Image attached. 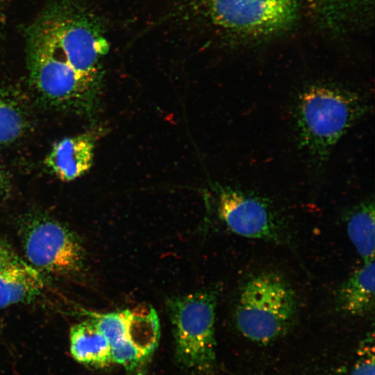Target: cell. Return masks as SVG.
Instances as JSON below:
<instances>
[{"label":"cell","mask_w":375,"mask_h":375,"mask_svg":"<svg viewBox=\"0 0 375 375\" xmlns=\"http://www.w3.org/2000/svg\"><path fill=\"white\" fill-rule=\"evenodd\" d=\"M25 33L29 82L38 97L60 109L85 107L109 50L97 19L75 0H56Z\"/></svg>","instance_id":"6da1fadb"},{"label":"cell","mask_w":375,"mask_h":375,"mask_svg":"<svg viewBox=\"0 0 375 375\" xmlns=\"http://www.w3.org/2000/svg\"><path fill=\"white\" fill-rule=\"evenodd\" d=\"M367 112L358 93L340 86L315 83L299 94L295 125L299 146L324 162L347 131Z\"/></svg>","instance_id":"7a4b0ae2"},{"label":"cell","mask_w":375,"mask_h":375,"mask_svg":"<svg viewBox=\"0 0 375 375\" xmlns=\"http://www.w3.org/2000/svg\"><path fill=\"white\" fill-rule=\"evenodd\" d=\"M297 310V296L290 284L276 273L262 272L249 278L243 285L234 320L244 337L267 344L288 333Z\"/></svg>","instance_id":"3957f363"},{"label":"cell","mask_w":375,"mask_h":375,"mask_svg":"<svg viewBox=\"0 0 375 375\" xmlns=\"http://www.w3.org/2000/svg\"><path fill=\"white\" fill-rule=\"evenodd\" d=\"M217 300L215 290H205L166 301L176 356L190 369L209 372L215 366Z\"/></svg>","instance_id":"277c9868"},{"label":"cell","mask_w":375,"mask_h":375,"mask_svg":"<svg viewBox=\"0 0 375 375\" xmlns=\"http://www.w3.org/2000/svg\"><path fill=\"white\" fill-rule=\"evenodd\" d=\"M18 233L28 263L39 272L67 275L79 272L85 251L81 240L56 219L41 212L19 217Z\"/></svg>","instance_id":"5b68a950"},{"label":"cell","mask_w":375,"mask_h":375,"mask_svg":"<svg viewBox=\"0 0 375 375\" xmlns=\"http://www.w3.org/2000/svg\"><path fill=\"white\" fill-rule=\"evenodd\" d=\"M194 14L229 33L263 35L288 26L300 0H188Z\"/></svg>","instance_id":"8992f818"},{"label":"cell","mask_w":375,"mask_h":375,"mask_svg":"<svg viewBox=\"0 0 375 375\" xmlns=\"http://www.w3.org/2000/svg\"><path fill=\"white\" fill-rule=\"evenodd\" d=\"M217 194L219 217L233 233L247 238L283 241L281 223L263 198L221 185Z\"/></svg>","instance_id":"52a82bcc"},{"label":"cell","mask_w":375,"mask_h":375,"mask_svg":"<svg viewBox=\"0 0 375 375\" xmlns=\"http://www.w3.org/2000/svg\"><path fill=\"white\" fill-rule=\"evenodd\" d=\"M94 142L87 134L65 138L53 144L44 158L46 167L59 180L69 182L91 167Z\"/></svg>","instance_id":"ba28073f"},{"label":"cell","mask_w":375,"mask_h":375,"mask_svg":"<svg viewBox=\"0 0 375 375\" xmlns=\"http://www.w3.org/2000/svg\"><path fill=\"white\" fill-rule=\"evenodd\" d=\"M41 273L19 258L0 269V308L30 302L42 293Z\"/></svg>","instance_id":"9c48e42d"},{"label":"cell","mask_w":375,"mask_h":375,"mask_svg":"<svg viewBox=\"0 0 375 375\" xmlns=\"http://www.w3.org/2000/svg\"><path fill=\"white\" fill-rule=\"evenodd\" d=\"M375 265L369 261L341 284L336 292V305L342 312L362 317L374 309Z\"/></svg>","instance_id":"30bf717a"},{"label":"cell","mask_w":375,"mask_h":375,"mask_svg":"<svg viewBox=\"0 0 375 375\" xmlns=\"http://www.w3.org/2000/svg\"><path fill=\"white\" fill-rule=\"evenodd\" d=\"M69 343L72 357L83 365L103 368L112 364L110 344L92 319L71 327Z\"/></svg>","instance_id":"8fae6325"},{"label":"cell","mask_w":375,"mask_h":375,"mask_svg":"<svg viewBox=\"0 0 375 375\" xmlns=\"http://www.w3.org/2000/svg\"><path fill=\"white\" fill-rule=\"evenodd\" d=\"M348 236L365 263L374 260V203L367 201L354 206L346 217Z\"/></svg>","instance_id":"7c38bea8"},{"label":"cell","mask_w":375,"mask_h":375,"mask_svg":"<svg viewBox=\"0 0 375 375\" xmlns=\"http://www.w3.org/2000/svg\"><path fill=\"white\" fill-rule=\"evenodd\" d=\"M26 119L21 103L6 90H0V144L13 142L24 131Z\"/></svg>","instance_id":"4fadbf2b"},{"label":"cell","mask_w":375,"mask_h":375,"mask_svg":"<svg viewBox=\"0 0 375 375\" xmlns=\"http://www.w3.org/2000/svg\"><path fill=\"white\" fill-rule=\"evenodd\" d=\"M83 312L96 323L110 347L126 339L130 326L131 309L107 313L83 310Z\"/></svg>","instance_id":"5bb4252c"},{"label":"cell","mask_w":375,"mask_h":375,"mask_svg":"<svg viewBox=\"0 0 375 375\" xmlns=\"http://www.w3.org/2000/svg\"><path fill=\"white\" fill-rule=\"evenodd\" d=\"M348 375H374L373 345L365 344L360 349L358 356Z\"/></svg>","instance_id":"9a60e30c"},{"label":"cell","mask_w":375,"mask_h":375,"mask_svg":"<svg viewBox=\"0 0 375 375\" xmlns=\"http://www.w3.org/2000/svg\"><path fill=\"white\" fill-rule=\"evenodd\" d=\"M18 258L10 246L0 238V269Z\"/></svg>","instance_id":"2e32d148"},{"label":"cell","mask_w":375,"mask_h":375,"mask_svg":"<svg viewBox=\"0 0 375 375\" xmlns=\"http://www.w3.org/2000/svg\"><path fill=\"white\" fill-rule=\"evenodd\" d=\"M10 179L0 164V197L7 196L10 191Z\"/></svg>","instance_id":"e0dca14e"},{"label":"cell","mask_w":375,"mask_h":375,"mask_svg":"<svg viewBox=\"0 0 375 375\" xmlns=\"http://www.w3.org/2000/svg\"><path fill=\"white\" fill-rule=\"evenodd\" d=\"M3 15L0 10V28L2 27V25H3Z\"/></svg>","instance_id":"ac0fdd59"}]
</instances>
